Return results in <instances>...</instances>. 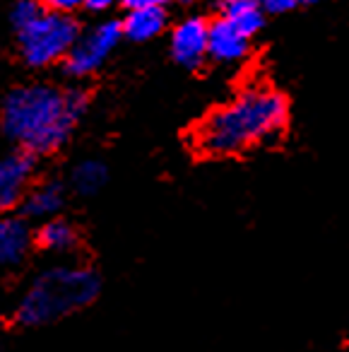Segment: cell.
I'll use <instances>...</instances> for the list:
<instances>
[{
  "instance_id": "obj_13",
  "label": "cell",
  "mask_w": 349,
  "mask_h": 352,
  "mask_svg": "<svg viewBox=\"0 0 349 352\" xmlns=\"http://www.w3.org/2000/svg\"><path fill=\"white\" fill-rule=\"evenodd\" d=\"M106 182V169L99 162H82L73 171V188L82 196H92Z\"/></svg>"
},
{
  "instance_id": "obj_5",
  "label": "cell",
  "mask_w": 349,
  "mask_h": 352,
  "mask_svg": "<svg viewBox=\"0 0 349 352\" xmlns=\"http://www.w3.org/2000/svg\"><path fill=\"white\" fill-rule=\"evenodd\" d=\"M123 34V27L118 22L109 20L97 25L92 32H87L85 36H78V41L73 44V49L65 56V70L75 78H82L94 70H99V65L109 58L113 49H116L118 39Z\"/></svg>"
},
{
  "instance_id": "obj_3",
  "label": "cell",
  "mask_w": 349,
  "mask_h": 352,
  "mask_svg": "<svg viewBox=\"0 0 349 352\" xmlns=\"http://www.w3.org/2000/svg\"><path fill=\"white\" fill-rule=\"evenodd\" d=\"M99 292V278L89 268H54L34 280L25 294L17 321L22 326L54 323L87 307Z\"/></svg>"
},
{
  "instance_id": "obj_12",
  "label": "cell",
  "mask_w": 349,
  "mask_h": 352,
  "mask_svg": "<svg viewBox=\"0 0 349 352\" xmlns=\"http://www.w3.org/2000/svg\"><path fill=\"white\" fill-rule=\"evenodd\" d=\"M36 241H39L41 249L60 254V251L75 249V244H78V232H75L73 227L68 225V222L51 220V222H46V225L39 230V234H36Z\"/></svg>"
},
{
  "instance_id": "obj_9",
  "label": "cell",
  "mask_w": 349,
  "mask_h": 352,
  "mask_svg": "<svg viewBox=\"0 0 349 352\" xmlns=\"http://www.w3.org/2000/svg\"><path fill=\"white\" fill-rule=\"evenodd\" d=\"M30 249V230L17 217H0V263H20Z\"/></svg>"
},
{
  "instance_id": "obj_7",
  "label": "cell",
  "mask_w": 349,
  "mask_h": 352,
  "mask_svg": "<svg viewBox=\"0 0 349 352\" xmlns=\"http://www.w3.org/2000/svg\"><path fill=\"white\" fill-rule=\"evenodd\" d=\"M207 22L200 17L183 20L171 34V54L183 68H198L207 58Z\"/></svg>"
},
{
  "instance_id": "obj_10",
  "label": "cell",
  "mask_w": 349,
  "mask_h": 352,
  "mask_svg": "<svg viewBox=\"0 0 349 352\" xmlns=\"http://www.w3.org/2000/svg\"><path fill=\"white\" fill-rule=\"evenodd\" d=\"M166 27V12L161 6L155 8H135L128 12L123 22V34H128L133 41H150L157 34H161Z\"/></svg>"
},
{
  "instance_id": "obj_19",
  "label": "cell",
  "mask_w": 349,
  "mask_h": 352,
  "mask_svg": "<svg viewBox=\"0 0 349 352\" xmlns=\"http://www.w3.org/2000/svg\"><path fill=\"white\" fill-rule=\"evenodd\" d=\"M128 10H135V8H155V6H164L166 0H123Z\"/></svg>"
},
{
  "instance_id": "obj_11",
  "label": "cell",
  "mask_w": 349,
  "mask_h": 352,
  "mask_svg": "<svg viewBox=\"0 0 349 352\" xmlns=\"http://www.w3.org/2000/svg\"><path fill=\"white\" fill-rule=\"evenodd\" d=\"M63 201H65L63 186L56 182H49V184L36 186L34 191L22 198V210H25L27 217L41 220V217H51L54 212H58Z\"/></svg>"
},
{
  "instance_id": "obj_4",
  "label": "cell",
  "mask_w": 349,
  "mask_h": 352,
  "mask_svg": "<svg viewBox=\"0 0 349 352\" xmlns=\"http://www.w3.org/2000/svg\"><path fill=\"white\" fill-rule=\"evenodd\" d=\"M78 36V25L70 15L56 10L41 12L32 25L20 30L22 58L34 68H44V65L65 58Z\"/></svg>"
},
{
  "instance_id": "obj_16",
  "label": "cell",
  "mask_w": 349,
  "mask_h": 352,
  "mask_svg": "<svg viewBox=\"0 0 349 352\" xmlns=\"http://www.w3.org/2000/svg\"><path fill=\"white\" fill-rule=\"evenodd\" d=\"M296 3H299V0H258V6L262 8V12H272V15L291 10Z\"/></svg>"
},
{
  "instance_id": "obj_15",
  "label": "cell",
  "mask_w": 349,
  "mask_h": 352,
  "mask_svg": "<svg viewBox=\"0 0 349 352\" xmlns=\"http://www.w3.org/2000/svg\"><path fill=\"white\" fill-rule=\"evenodd\" d=\"M41 6L36 3V0H20L15 8H12V25H15V30H25L27 25H32V22L36 20V17L41 15Z\"/></svg>"
},
{
  "instance_id": "obj_17",
  "label": "cell",
  "mask_w": 349,
  "mask_h": 352,
  "mask_svg": "<svg viewBox=\"0 0 349 352\" xmlns=\"http://www.w3.org/2000/svg\"><path fill=\"white\" fill-rule=\"evenodd\" d=\"M44 6L49 8V10H56V12H73L78 10L80 6H85V0H44Z\"/></svg>"
},
{
  "instance_id": "obj_22",
  "label": "cell",
  "mask_w": 349,
  "mask_h": 352,
  "mask_svg": "<svg viewBox=\"0 0 349 352\" xmlns=\"http://www.w3.org/2000/svg\"><path fill=\"white\" fill-rule=\"evenodd\" d=\"M185 3H193V0H185Z\"/></svg>"
},
{
  "instance_id": "obj_18",
  "label": "cell",
  "mask_w": 349,
  "mask_h": 352,
  "mask_svg": "<svg viewBox=\"0 0 349 352\" xmlns=\"http://www.w3.org/2000/svg\"><path fill=\"white\" fill-rule=\"evenodd\" d=\"M248 6H258V0H219V8L227 12H234V10H241V8H248Z\"/></svg>"
},
{
  "instance_id": "obj_21",
  "label": "cell",
  "mask_w": 349,
  "mask_h": 352,
  "mask_svg": "<svg viewBox=\"0 0 349 352\" xmlns=\"http://www.w3.org/2000/svg\"><path fill=\"white\" fill-rule=\"evenodd\" d=\"M301 3H318V0H301Z\"/></svg>"
},
{
  "instance_id": "obj_14",
  "label": "cell",
  "mask_w": 349,
  "mask_h": 352,
  "mask_svg": "<svg viewBox=\"0 0 349 352\" xmlns=\"http://www.w3.org/2000/svg\"><path fill=\"white\" fill-rule=\"evenodd\" d=\"M229 22H232L234 27H236L241 34H246L248 39H251L253 34H258L262 27V8L260 6H248V8H241V10H234V12H227Z\"/></svg>"
},
{
  "instance_id": "obj_2",
  "label": "cell",
  "mask_w": 349,
  "mask_h": 352,
  "mask_svg": "<svg viewBox=\"0 0 349 352\" xmlns=\"http://www.w3.org/2000/svg\"><path fill=\"white\" fill-rule=\"evenodd\" d=\"M87 109L82 89H58L51 85H30L8 94L3 107V128L10 140L27 152H54L68 140L78 118Z\"/></svg>"
},
{
  "instance_id": "obj_1",
  "label": "cell",
  "mask_w": 349,
  "mask_h": 352,
  "mask_svg": "<svg viewBox=\"0 0 349 352\" xmlns=\"http://www.w3.org/2000/svg\"><path fill=\"white\" fill-rule=\"evenodd\" d=\"M286 118L284 94L265 85L246 87L195 128V147L210 157L238 155L280 135Z\"/></svg>"
},
{
  "instance_id": "obj_8",
  "label": "cell",
  "mask_w": 349,
  "mask_h": 352,
  "mask_svg": "<svg viewBox=\"0 0 349 352\" xmlns=\"http://www.w3.org/2000/svg\"><path fill=\"white\" fill-rule=\"evenodd\" d=\"M248 36L241 34L227 17L207 27V56L219 63H236L248 56Z\"/></svg>"
},
{
  "instance_id": "obj_6",
  "label": "cell",
  "mask_w": 349,
  "mask_h": 352,
  "mask_svg": "<svg viewBox=\"0 0 349 352\" xmlns=\"http://www.w3.org/2000/svg\"><path fill=\"white\" fill-rule=\"evenodd\" d=\"M32 176H34V160L32 152H15L0 160V210H12L27 196Z\"/></svg>"
},
{
  "instance_id": "obj_20",
  "label": "cell",
  "mask_w": 349,
  "mask_h": 352,
  "mask_svg": "<svg viewBox=\"0 0 349 352\" xmlns=\"http://www.w3.org/2000/svg\"><path fill=\"white\" fill-rule=\"evenodd\" d=\"M118 0H85V6L89 8V10H97V12H102V10H109L111 6H116Z\"/></svg>"
}]
</instances>
